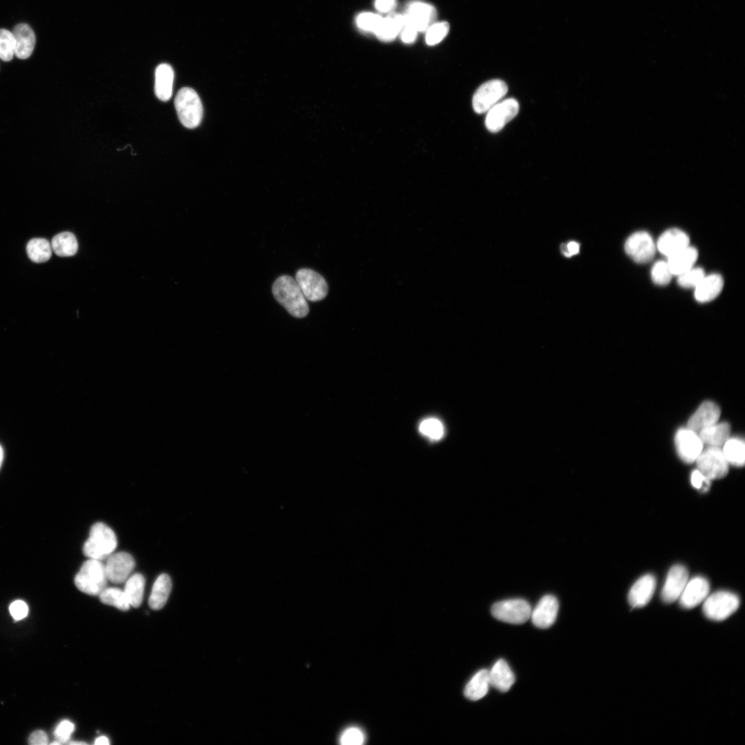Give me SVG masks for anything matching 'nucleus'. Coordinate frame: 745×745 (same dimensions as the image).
Returning a JSON list of instances; mask_svg holds the SVG:
<instances>
[{"label":"nucleus","mask_w":745,"mask_h":745,"mask_svg":"<svg viewBox=\"0 0 745 745\" xmlns=\"http://www.w3.org/2000/svg\"><path fill=\"white\" fill-rule=\"evenodd\" d=\"M275 299L293 317L303 318L309 312V307L295 279L282 275L274 282L272 288Z\"/></svg>","instance_id":"obj_1"},{"label":"nucleus","mask_w":745,"mask_h":745,"mask_svg":"<svg viewBox=\"0 0 745 745\" xmlns=\"http://www.w3.org/2000/svg\"><path fill=\"white\" fill-rule=\"evenodd\" d=\"M117 545L114 531L104 523L97 522L92 526L83 551L86 557L102 561L113 553Z\"/></svg>","instance_id":"obj_2"},{"label":"nucleus","mask_w":745,"mask_h":745,"mask_svg":"<svg viewBox=\"0 0 745 745\" xmlns=\"http://www.w3.org/2000/svg\"><path fill=\"white\" fill-rule=\"evenodd\" d=\"M108 580L105 564L101 560L89 558L76 575L74 584L86 594L99 596L107 587Z\"/></svg>","instance_id":"obj_3"},{"label":"nucleus","mask_w":745,"mask_h":745,"mask_svg":"<svg viewBox=\"0 0 745 745\" xmlns=\"http://www.w3.org/2000/svg\"><path fill=\"white\" fill-rule=\"evenodd\" d=\"M175 106L179 121L186 128L192 129L200 124L203 110L195 90L187 87L180 89L175 99Z\"/></svg>","instance_id":"obj_4"},{"label":"nucleus","mask_w":745,"mask_h":745,"mask_svg":"<svg viewBox=\"0 0 745 745\" xmlns=\"http://www.w3.org/2000/svg\"><path fill=\"white\" fill-rule=\"evenodd\" d=\"M739 606L737 595L728 591H718L705 599L702 610L708 619L720 622L733 614Z\"/></svg>","instance_id":"obj_5"},{"label":"nucleus","mask_w":745,"mask_h":745,"mask_svg":"<svg viewBox=\"0 0 745 745\" xmlns=\"http://www.w3.org/2000/svg\"><path fill=\"white\" fill-rule=\"evenodd\" d=\"M530 604L523 599H510L495 603L491 608L493 616L498 620L521 624L530 617Z\"/></svg>","instance_id":"obj_6"},{"label":"nucleus","mask_w":745,"mask_h":745,"mask_svg":"<svg viewBox=\"0 0 745 745\" xmlns=\"http://www.w3.org/2000/svg\"><path fill=\"white\" fill-rule=\"evenodd\" d=\"M508 92L506 83L501 79H493L481 84L473 97V107L478 114L487 112Z\"/></svg>","instance_id":"obj_7"},{"label":"nucleus","mask_w":745,"mask_h":745,"mask_svg":"<svg viewBox=\"0 0 745 745\" xmlns=\"http://www.w3.org/2000/svg\"><path fill=\"white\" fill-rule=\"evenodd\" d=\"M695 461L697 470L710 480L723 478L728 471V463L719 447L702 450Z\"/></svg>","instance_id":"obj_8"},{"label":"nucleus","mask_w":745,"mask_h":745,"mask_svg":"<svg viewBox=\"0 0 745 745\" xmlns=\"http://www.w3.org/2000/svg\"><path fill=\"white\" fill-rule=\"evenodd\" d=\"M295 280L305 298L310 301H318L328 294V284L318 272L308 268L299 269L295 275Z\"/></svg>","instance_id":"obj_9"},{"label":"nucleus","mask_w":745,"mask_h":745,"mask_svg":"<svg viewBox=\"0 0 745 745\" xmlns=\"http://www.w3.org/2000/svg\"><path fill=\"white\" fill-rule=\"evenodd\" d=\"M624 249L635 262H649L655 256L656 246L651 236L644 231L632 234L626 241Z\"/></svg>","instance_id":"obj_10"},{"label":"nucleus","mask_w":745,"mask_h":745,"mask_svg":"<svg viewBox=\"0 0 745 745\" xmlns=\"http://www.w3.org/2000/svg\"><path fill=\"white\" fill-rule=\"evenodd\" d=\"M519 109V103L515 99L499 101L487 112L485 119L486 128L492 132H499L517 115Z\"/></svg>","instance_id":"obj_11"},{"label":"nucleus","mask_w":745,"mask_h":745,"mask_svg":"<svg viewBox=\"0 0 745 745\" xmlns=\"http://www.w3.org/2000/svg\"><path fill=\"white\" fill-rule=\"evenodd\" d=\"M675 444L679 458L687 464L695 461L703 450V442L699 435L688 427L677 430Z\"/></svg>","instance_id":"obj_12"},{"label":"nucleus","mask_w":745,"mask_h":745,"mask_svg":"<svg viewBox=\"0 0 745 745\" xmlns=\"http://www.w3.org/2000/svg\"><path fill=\"white\" fill-rule=\"evenodd\" d=\"M106 559L105 568L107 577L114 584L125 582L135 566L132 556L126 552L112 553Z\"/></svg>","instance_id":"obj_13"},{"label":"nucleus","mask_w":745,"mask_h":745,"mask_svg":"<svg viewBox=\"0 0 745 745\" xmlns=\"http://www.w3.org/2000/svg\"><path fill=\"white\" fill-rule=\"evenodd\" d=\"M688 579L687 569L682 565L673 566L668 573L662 590V600L670 604L679 599Z\"/></svg>","instance_id":"obj_14"},{"label":"nucleus","mask_w":745,"mask_h":745,"mask_svg":"<svg viewBox=\"0 0 745 745\" xmlns=\"http://www.w3.org/2000/svg\"><path fill=\"white\" fill-rule=\"evenodd\" d=\"M710 585L706 579L697 576L688 581L679 599L680 605L687 609L693 608L707 597Z\"/></svg>","instance_id":"obj_15"},{"label":"nucleus","mask_w":745,"mask_h":745,"mask_svg":"<svg viewBox=\"0 0 745 745\" xmlns=\"http://www.w3.org/2000/svg\"><path fill=\"white\" fill-rule=\"evenodd\" d=\"M559 609L557 598L552 595H544L537 603L530 617L533 624L539 628L551 626L556 620Z\"/></svg>","instance_id":"obj_16"},{"label":"nucleus","mask_w":745,"mask_h":745,"mask_svg":"<svg viewBox=\"0 0 745 745\" xmlns=\"http://www.w3.org/2000/svg\"><path fill=\"white\" fill-rule=\"evenodd\" d=\"M435 8L423 2H413L409 5L404 22L413 26L417 31L426 30L436 18Z\"/></svg>","instance_id":"obj_17"},{"label":"nucleus","mask_w":745,"mask_h":745,"mask_svg":"<svg viewBox=\"0 0 745 745\" xmlns=\"http://www.w3.org/2000/svg\"><path fill=\"white\" fill-rule=\"evenodd\" d=\"M721 410L717 404L711 401H704L690 417L688 428L699 432L702 429L716 424Z\"/></svg>","instance_id":"obj_18"},{"label":"nucleus","mask_w":745,"mask_h":745,"mask_svg":"<svg viewBox=\"0 0 745 745\" xmlns=\"http://www.w3.org/2000/svg\"><path fill=\"white\" fill-rule=\"evenodd\" d=\"M656 586L655 578L653 575H645L640 577L631 587L628 593V602L633 608H641L646 606L651 599Z\"/></svg>","instance_id":"obj_19"},{"label":"nucleus","mask_w":745,"mask_h":745,"mask_svg":"<svg viewBox=\"0 0 745 745\" xmlns=\"http://www.w3.org/2000/svg\"><path fill=\"white\" fill-rule=\"evenodd\" d=\"M689 237L678 228L665 231L658 239L657 248L666 257L689 246Z\"/></svg>","instance_id":"obj_20"},{"label":"nucleus","mask_w":745,"mask_h":745,"mask_svg":"<svg viewBox=\"0 0 745 745\" xmlns=\"http://www.w3.org/2000/svg\"><path fill=\"white\" fill-rule=\"evenodd\" d=\"M14 38V55L19 59L28 58L34 48L36 38L32 28L26 23L17 24L12 32Z\"/></svg>","instance_id":"obj_21"},{"label":"nucleus","mask_w":745,"mask_h":745,"mask_svg":"<svg viewBox=\"0 0 745 745\" xmlns=\"http://www.w3.org/2000/svg\"><path fill=\"white\" fill-rule=\"evenodd\" d=\"M724 280L719 274L704 276L699 284L695 288V299L702 303L708 302L716 298L722 292Z\"/></svg>","instance_id":"obj_22"},{"label":"nucleus","mask_w":745,"mask_h":745,"mask_svg":"<svg viewBox=\"0 0 745 745\" xmlns=\"http://www.w3.org/2000/svg\"><path fill=\"white\" fill-rule=\"evenodd\" d=\"M490 685L501 692L508 691L515 682V675L507 662L497 660L488 670Z\"/></svg>","instance_id":"obj_23"},{"label":"nucleus","mask_w":745,"mask_h":745,"mask_svg":"<svg viewBox=\"0 0 745 745\" xmlns=\"http://www.w3.org/2000/svg\"><path fill=\"white\" fill-rule=\"evenodd\" d=\"M174 70L171 66L161 63L155 71V92L157 98L163 101H168L172 93Z\"/></svg>","instance_id":"obj_24"},{"label":"nucleus","mask_w":745,"mask_h":745,"mask_svg":"<svg viewBox=\"0 0 745 745\" xmlns=\"http://www.w3.org/2000/svg\"><path fill=\"white\" fill-rule=\"evenodd\" d=\"M697 257V249L688 246L667 257L666 262L671 273L679 275L693 268Z\"/></svg>","instance_id":"obj_25"},{"label":"nucleus","mask_w":745,"mask_h":745,"mask_svg":"<svg viewBox=\"0 0 745 745\" xmlns=\"http://www.w3.org/2000/svg\"><path fill=\"white\" fill-rule=\"evenodd\" d=\"M172 588L170 577L161 574L156 579L148 599V604L153 610L162 608L168 601Z\"/></svg>","instance_id":"obj_26"},{"label":"nucleus","mask_w":745,"mask_h":745,"mask_svg":"<svg viewBox=\"0 0 745 745\" xmlns=\"http://www.w3.org/2000/svg\"><path fill=\"white\" fill-rule=\"evenodd\" d=\"M731 426L727 422L715 424L699 431V436L708 446L720 447L729 439Z\"/></svg>","instance_id":"obj_27"},{"label":"nucleus","mask_w":745,"mask_h":745,"mask_svg":"<svg viewBox=\"0 0 745 745\" xmlns=\"http://www.w3.org/2000/svg\"><path fill=\"white\" fill-rule=\"evenodd\" d=\"M490 686L488 670L481 669L469 680L464 688V695L468 699L476 701L484 697Z\"/></svg>","instance_id":"obj_28"},{"label":"nucleus","mask_w":745,"mask_h":745,"mask_svg":"<svg viewBox=\"0 0 745 745\" xmlns=\"http://www.w3.org/2000/svg\"><path fill=\"white\" fill-rule=\"evenodd\" d=\"M50 244L52 251L59 257L73 256L78 250L76 237L70 232H62L56 235Z\"/></svg>","instance_id":"obj_29"},{"label":"nucleus","mask_w":745,"mask_h":745,"mask_svg":"<svg viewBox=\"0 0 745 745\" xmlns=\"http://www.w3.org/2000/svg\"><path fill=\"white\" fill-rule=\"evenodd\" d=\"M404 25V15L393 14L383 18L375 33L381 41H389L394 39Z\"/></svg>","instance_id":"obj_30"},{"label":"nucleus","mask_w":745,"mask_h":745,"mask_svg":"<svg viewBox=\"0 0 745 745\" xmlns=\"http://www.w3.org/2000/svg\"><path fill=\"white\" fill-rule=\"evenodd\" d=\"M124 592L130 606L137 608L143 600L145 578L140 573L130 575L125 582Z\"/></svg>","instance_id":"obj_31"},{"label":"nucleus","mask_w":745,"mask_h":745,"mask_svg":"<svg viewBox=\"0 0 745 745\" xmlns=\"http://www.w3.org/2000/svg\"><path fill=\"white\" fill-rule=\"evenodd\" d=\"M28 256L34 263H43L52 256L51 244L43 238L30 239L26 246Z\"/></svg>","instance_id":"obj_32"},{"label":"nucleus","mask_w":745,"mask_h":745,"mask_svg":"<svg viewBox=\"0 0 745 745\" xmlns=\"http://www.w3.org/2000/svg\"><path fill=\"white\" fill-rule=\"evenodd\" d=\"M723 454L728 464L742 466L745 461V446L741 439H728L723 445Z\"/></svg>","instance_id":"obj_33"},{"label":"nucleus","mask_w":745,"mask_h":745,"mask_svg":"<svg viewBox=\"0 0 745 745\" xmlns=\"http://www.w3.org/2000/svg\"><path fill=\"white\" fill-rule=\"evenodd\" d=\"M101 602L116 607L121 610H128L131 606L123 590L118 588H106L99 595Z\"/></svg>","instance_id":"obj_34"},{"label":"nucleus","mask_w":745,"mask_h":745,"mask_svg":"<svg viewBox=\"0 0 745 745\" xmlns=\"http://www.w3.org/2000/svg\"><path fill=\"white\" fill-rule=\"evenodd\" d=\"M419 430L421 435L433 441L441 439L445 433L442 422L433 417L421 421L419 426Z\"/></svg>","instance_id":"obj_35"},{"label":"nucleus","mask_w":745,"mask_h":745,"mask_svg":"<svg viewBox=\"0 0 745 745\" xmlns=\"http://www.w3.org/2000/svg\"><path fill=\"white\" fill-rule=\"evenodd\" d=\"M14 38L6 29H0V58L4 61H10L14 55Z\"/></svg>","instance_id":"obj_36"},{"label":"nucleus","mask_w":745,"mask_h":745,"mask_svg":"<svg viewBox=\"0 0 745 745\" xmlns=\"http://www.w3.org/2000/svg\"><path fill=\"white\" fill-rule=\"evenodd\" d=\"M704 276L705 273L702 268L693 267L677 275V282L684 288H695Z\"/></svg>","instance_id":"obj_37"},{"label":"nucleus","mask_w":745,"mask_h":745,"mask_svg":"<svg viewBox=\"0 0 745 745\" xmlns=\"http://www.w3.org/2000/svg\"><path fill=\"white\" fill-rule=\"evenodd\" d=\"M426 41L430 46L439 43L447 35L449 24L446 21L433 23L427 30Z\"/></svg>","instance_id":"obj_38"},{"label":"nucleus","mask_w":745,"mask_h":745,"mask_svg":"<svg viewBox=\"0 0 745 745\" xmlns=\"http://www.w3.org/2000/svg\"><path fill=\"white\" fill-rule=\"evenodd\" d=\"M668 264L664 261H657L652 268L651 277L653 282L659 286L668 284L672 277Z\"/></svg>","instance_id":"obj_39"},{"label":"nucleus","mask_w":745,"mask_h":745,"mask_svg":"<svg viewBox=\"0 0 745 745\" xmlns=\"http://www.w3.org/2000/svg\"><path fill=\"white\" fill-rule=\"evenodd\" d=\"M365 739L364 731L356 726L347 728L339 737V742L342 745H361Z\"/></svg>","instance_id":"obj_40"},{"label":"nucleus","mask_w":745,"mask_h":745,"mask_svg":"<svg viewBox=\"0 0 745 745\" xmlns=\"http://www.w3.org/2000/svg\"><path fill=\"white\" fill-rule=\"evenodd\" d=\"M382 19L383 18L378 14L370 12H364L357 17L356 23L361 29L375 33Z\"/></svg>","instance_id":"obj_41"},{"label":"nucleus","mask_w":745,"mask_h":745,"mask_svg":"<svg viewBox=\"0 0 745 745\" xmlns=\"http://www.w3.org/2000/svg\"><path fill=\"white\" fill-rule=\"evenodd\" d=\"M74 730V724L68 719H64L60 722L56 726L54 731V735L56 740L61 744H66L69 742Z\"/></svg>","instance_id":"obj_42"},{"label":"nucleus","mask_w":745,"mask_h":745,"mask_svg":"<svg viewBox=\"0 0 745 745\" xmlns=\"http://www.w3.org/2000/svg\"><path fill=\"white\" fill-rule=\"evenodd\" d=\"M711 480L706 477L697 469L693 470L691 473V481L693 486L700 490L702 492H707L708 490L711 486Z\"/></svg>","instance_id":"obj_43"},{"label":"nucleus","mask_w":745,"mask_h":745,"mask_svg":"<svg viewBox=\"0 0 745 745\" xmlns=\"http://www.w3.org/2000/svg\"><path fill=\"white\" fill-rule=\"evenodd\" d=\"M9 610L14 619L17 621L23 619L28 615V606L22 600H15L10 605Z\"/></svg>","instance_id":"obj_44"},{"label":"nucleus","mask_w":745,"mask_h":745,"mask_svg":"<svg viewBox=\"0 0 745 745\" xmlns=\"http://www.w3.org/2000/svg\"><path fill=\"white\" fill-rule=\"evenodd\" d=\"M401 31V38L404 43H411L416 39L418 31L413 26L404 22Z\"/></svg>","instance_id":"obj_45"},{"label":"nucleus","mask_w":745,"mask_h":745,"mask_svg":"<svg viewBox=\"0 0 745 745\" xmlns=\"http://www.w3.org/2000/svg\"><path fill=\"white\" fill-rule=\"evenodd\" d=\"M28 742L31 745H46L48 744V737L43 731L37 730L31 733Z\"/></svg>","instance_id":"obj_46"},{"label":"nucleus","mask_w":745,"mask_h":745,"mask_svg":"<svg viewBox=\"0 0 745 745\" xmlns=\"http://www.w3.org/2000/svg\"><path fill=\"white\" fill-rule=\"evenodd\" d=\"M375 8L382 12L392 10L396 6V0H375Z\"/></svg>","instance_id":"obj_47"},{"label":"nucleus","mask_w":745,"mask_h":745,"mask_svg":"<svg viewBox=\"0 0 745 745\" xmlns=\"http://www.w3.org/2000/svg\"><path fill=\"white\" fill-rule=\"evenodd\" d=\"M566 245L571 256L576 255L579 252V245L577 242L570 241L567 243Z\"/></svg>","instance_id":"obj_48"},{"label":"nucleus","mask_w":745,"mask_h":745,"mask_svg":"<svg viewBox=\"0 0 745 745\" xmlns=\"http://www.w3.org/2000/svg\"><path fill=\"white\" fill-rule=\"evenodd\" d=\"M95 744L97 745H108L110 744L109 739L106 736H100L95 739Z\"/></svg>","instance_id":"obj_49"},{"label":"nucleus","mask_w":745,"mask_h":745,"mask_svg":"<svg viewBox=\"0 0 745 745\" xmlns=\"http://www.w3.org/2000/svg\"><path fill=\"white\" fill-rule=\"evenodd\" d=\"M560 250H561V251H562V254H563V255H564L565 257H571V255L570 254V252H569V251H568V248H567V245H566V244H562L561 245V246H560Z\"/></svg>","instance_id":"obj_50"},{"label":"nucleus","mask_w":745,"mask_h":745,"mask_svg":"<svg viewBox=\"0 0 745 745\" xmlns=\"http://www.w3.org/2000/svg\"><path fill=\"white\" fill-rule=\"evenodd\" d=\"M3 458V448H2L1 446L0 445V467H1V464H2Z\"/></svg>","instance_id":"obj_51"},{"label":"nucleus","mask_w":745,"mask_h":745,"mask_svg":"<svg viewBox=\"0 0 745 745\" xmlns=\"http://www.w3.org/2000/svg\"><path fill=\"white\" fill-rule=\"evenodd\" d=\"M69 744H76V745H78V744H81V745H83V744H87V743H86V742H77V741H74V742H69Z\"/></svg>","instance_id":"obj_52"}]
</instances>
